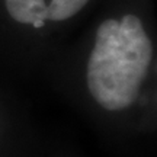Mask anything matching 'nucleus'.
Instances as JSON below:
<instances>
[{"label": "nucleus", "mask_w": 157, "mask_h": 157, "mask_svg": "<svg viewBox=\"0 0 157 157\" xmlns=\"http://www.w3.org/2000/svg\"><path fill=\"white\" fill-rule=\"evenodd\" d=\"M151 58V41L135 15L103 21L96 31L86 71L92 98L108 111L132 105Z\"/></svg>", "instance_id": "nucleus-1"}, {"label": "nucleus", "mask_w": 157, "mask_h": 157, "mask_svg": "<svg viewBox=\"0 0 157 157\" xmlns=\"http://www.w3.org/2000/svg\"><path fill=\"white\" fill-rule=\"evenodd\" d=\"M87 2L89 0H5V5L12 19L19 23L34 25L47 21H66L78 13Z\"/></svg>", "instance_id": "nucleus-2"}]
</instances>
